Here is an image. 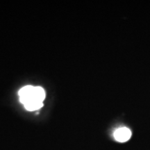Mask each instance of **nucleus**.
Masks as SVG:
<instances>
[{"label": "nucleus", "mask_w": 150, "mask_h": 150, "mask_svg": "<svg viewBox=\"0 0 150 150\" xmlns=\"http://www.w3.org/2000/svg\"><path fill=\"white\" fill-rule=\"evenodd\" d=\"M131 131L127 127H122L117 129L114 133V138L120 142H125L130 139Z\"/></svg>", "instance_id": "nucleus-1"}, {"label": "nucleus", "mask_w": 150, "mask_h": 150, "mask_svg": "<svg viewBox=\"0 0 150 150\" xmlns=\"http://www.w3.org/2000/svg\"><path fill=\"white\" fill-rule=\"evenodd\" d=\"M42 106L43 102H31L24 104V107L27 110H29V111H33V110L40 109Z\"/></svg>", "instance_id": "nucleus-2"}]
</instances>
